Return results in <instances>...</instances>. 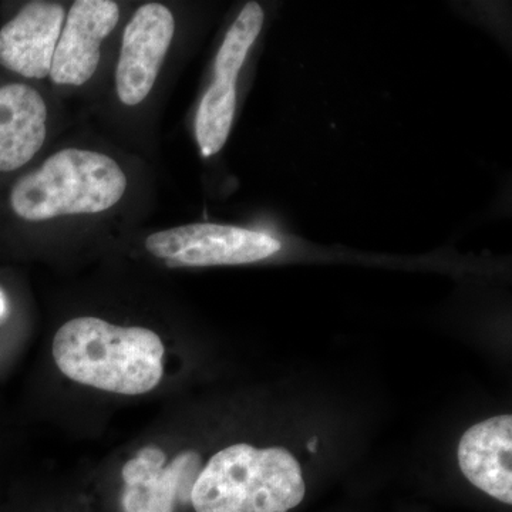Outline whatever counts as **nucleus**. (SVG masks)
<instances>
[{
  "label": "nucleus",
  "instance_id": "nucleus-1",
  "mask_svg": "<svg viewBox=\"0 0 512 512\" xmlns=\"http://www.w3.org/2000/svg\"><path fill=\"white\" fill-rule=\"evenodd\" d=\"M164 343L153 330L111 325L83 316L64 323L53 340V359L73 382L104 392L138 396L164 375Z\"/></svg>",
  "mask_w": 512,
  "mask_h": 512
},
{
  "label": "nucleus",
  "instance_id": "nucleus-2",
  "mask_svg": "<svg viewBox=\"0 0 512 512\" xmlns=\"http://www.w3.org/2000/svg\"><path fill=\"white\" fill-rule=\"evenodd\" d=\"M305 493L302 468L291 451L241 443L208 461L190 501L195 512H288Z\"/></svg>",
  "mask_w": 512,
  "mask_h": 512
},
{
  "label": "nucleus",
  "instance_id": "nucleus-3",
  "mask_svg": "<svg viewBox=\"0 0 512 512\" xmlns=\"http://www.w3.org/2000/svg\"><path fill=\"white\" fill-rule=\"evenodd\" d=\"M126 190V174L113 158L66 148L13 185L10 205L22 220L46 221L110 210Z\"/></svg>",
  "mask_w": 512,
  "mask_h": 512
},
{
  "label": "nucleus",
  "instance_id": "nucleus-4",
  "mask_svg": "<svg viewBox=\"0 0 512 512\" xmlns=\"http://www.w3.org/2000/svg\"><path fill=\"white\" fill-rule=\"evenodd\" d=\"M150 254L171 266L242 265L281 251V242L264 232L218 224L165 229L146 239Z\"/></svg>",
  "mask_w": 512,
  "mask_h": 512
},
{
  "label": "nucleus",
  "instance_id": "nucleus-5",
  "mask_svg": "<svg viewBox=\"0 0 512 512\" xmlns=\"http://www.w3.org/2000/svg\"><path fill=\"white\" fill-rule=\"evenodd\" d=\"M175 20L160 3H147L134 13L124 29L116 90L121 103L137 106L153 90L158 73L173 42Z\"/></svg>",
  "mask_w": 512,
  "mask_h": 512
},
{
  "label": "nucleus",
  "instance_id": "nucleus-6",
  "mask_svg": "<svg viewBox=\"0 0 512 512\" xmlns=\"http://www.w3.org/2000/svg\"><path fill=\"white\" fill-rule=\"evenodd\" d=\"M201 458L194 451L180 454L165 466L161 448L147 446L124 464V512H174L175 501L191 498Z\"/></svg>",
  "mask_w": 512,
  "mask_h": 512
},
{
  "label": "nucleus",
  "instance_id": "nucleus-7",
  "mask_svg": "<svg viewBox=\"0 0 512 512\" xmlns=\"http://www.w3.org/2000/svg\"><path fill=\"white\" fill-rule=\"evenodd\" d=\"M120 18L119 5L111 0H77L64 20L50 79L62 86H83L96 73L100 47Z\"/></svg>",
  "mask_w": 512,
  "mask_h": 512
},
{
  "label": "nucleus",
  "instance_id": "nucleus-8",
  "mask_svg": "<svg viewBox=\"0 0 512 512\" xmlns=\"http://www.w3.org/2000/svg\"><path fill=\"white\" fill-rule=\"evenodd\" d=\"M64 20L59 3L26 5L0 29V66L28 79H45L50 74Z\"/></svg>",
  "mask_w": 512,
  "mask_h": 512
},
{
  "label": "nucleus",
  "instance_id": "nucleus-9",
  "mask_svg": "<svg viewBox=\"0 0 512 512\" xmlns=\"http://www.w3.org/2000/svg\"><path fill=\"white\" fill-rule=\"evenodd\" d=\"M458 466L478 490L512 504V416L491 417L470 427L457 450Z\"/></svg>",
  "mask_w": 512,
  "mask_h": 512
},
{
  "label": "nucleus",
  "instance_id": "nucleus-10",
  "mask_svg": "<svg viewBox=\"0 0 512 512\" xmlns=\"http://www.w3.org/2000/svg\"><path fill=\"white\" fill-rule=\"evenodd\" d=\"M47 107L33 87H0V173L18 170L39 153L46 140Z\"/></svg>",
  "mask_w": 512,
  "mask_h": 512
},
{
  "label": "nucleus",
  "instance_id": "nucleus-11",
  "mask_svg": "<svg viewBox=\"0 0 512 512\" xmlns=\"http://www.w3.org/2000/svg\"><path fill=\"white\" fill-rule=\"evenodd\" d=\"M237 106L235 84L215 80L204 94L195 120V136L204 157H212L227 143Z\"/></svg>",
  "mask_w": 512,
  "mask_h": 512
},
{
  "label": "nucleus",
  "instance_id": "nucleus-12",
  "mask_svg": "<svg viewBox=\"0 0 512 512\" xmlns=\"http://www.w3.org/2000/svg\"><path fill=\"white\" fill-rule=\"evenodd\" d=\"M264 10L256 2H249L239 13L215 59V80L235 84L244 66L249 49L264 25Z\"/></svg>",
  "mask_w": 512,
  "mask_h": 512
},
{
  "label": "nucleus",
  "instance_id": "nucleus-13",
  "mask_svg": "<svg viewBox=\"0 0 512 512\" xmlns=\"http://www.w3.org/2000/svg\"><path fill=\"white\" fill-rule=\"evenodd\" d=\"M6 312H8V301H6L5 293L0 289V319L6 315Z\"/></svg>",
  "mask_w": 512,
  "mask_h": 512
}]
</instances>
